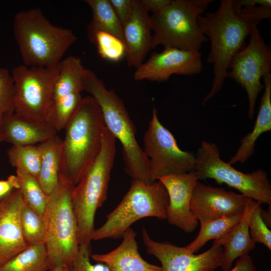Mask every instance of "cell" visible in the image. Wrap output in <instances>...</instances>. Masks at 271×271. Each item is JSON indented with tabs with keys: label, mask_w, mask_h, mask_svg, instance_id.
I'll use <instances>...</instances> for the list:
<instances>
[{
	"label": "cell",
	"mask_w": 271,
	"mask_h": 271,
	"mask_svg": "<svg viewBox=\"0 0 271 271\" xmlns=\"http://www.w3.org/2000/svg\"><path fill=\"white\" fill-rule=\"evenodd\" d=\"M270 17L271 8L260 6L239 8L233 5L232 0H221L215 12L198 17L199 26L211 42L207 60L213 64L211 88L204 97L203 105L221 89L229 63L245 46L247 36L262 20Z\"/></svg>",
	"instance_id": "cell-1"
},
{
	"label": "cell",
	"mask_w": 271,
	"mask_h": 271,
	"mask_svg": "<svg viewBox=\"0 0 271 271\" xmlns=\"http://www.w3.org/2000/svg\"><path fill=\"white\" fill-rule=\"evenodd\" d=\"M105 122L98 103L82 98L65 128L59 180L75 186L100 152Z\"/></svg>",
	"instance_id": "cell-2"
},
{
	"label": "cell",
	"mask_w": 271,
	"mask_h": 271,
	"mask_svg": "<svg viewBox=\"0 0 271 271\" xmlns=\"http://www.w3.org/2000/svg\"><path fill=\"white\" fill-rule=\"evenodd\" d=\"M14 36L24 65H58L77 37L70 29L51 23L39 8L21 10L13 19Z\"/></svg>",
	"instance_id": "cell-3"
},
{
	"label": "cell",
	"mask_w": 271,
	"mask_h": 271,
	"mask_svg": "<svg viewBox=\"0 0 271 271\" xmlns=\"http://www.w3.org/2000/svg\"><path fill=\"white\" fill-rule=\"evenodd\" d=\"M82 89L98 103L106 127L121 143L126 173L132 180L153 183L148 159L138 144L136 126L123 101L113 89H107L102 80L90 69H85Z\"/></svg>",
	"instance_id": "cell-4"
},
{
	"label": "cell",
	"mask_w": 271,
	"mask_h": 271,
	"mask_svg": "<svg viewBox=\"0 0 271 271\" xmlns=\"http://www.w3.org/2000/svg\"><path fill=\"white\" fill-rule=\"evenodd\" d=\"M115 140L105 126L99 154L73 189L72 201L77 220L79 245L90 247L96 212L107 197Z\"/></svg>",
	"instance_id": "cell-5"
},
{
	"label": "cell",
	"mask_w": 271,
	"mask_h": 271,
	"mask_svg": "<svg viewBox=\"0 0 271 271\" xmlns=\"http://www.w3.org/2000/svg\"><path fill=\"white\" fill-rule=\"evenodd\" d=\"M212 0H171L160 12L151 16L152 48L159 45L199 52L208 40L202 32L198 17Z\"/></svg>",
	"instance_id": "cell-6"
},
{
	"label": "cell",
	"mask_w": 271,
	"mask_h": 271,
	"mask_svg": "<svg viewBox=\"0 0 271 271\" xmlns=\"http://www.w3.org/2000/svg\"><path fill=\"white\" fill-rule=\"evenodd\" d=\"M167 191L160 181L145 183L132 180L118 205L106 215L105 222L94 230L92 240L122 238L136 221L147 217L167 219Z\"/></svg>",
	"instance_id": "cell-7"
},
{
	"label": "cell",
	"mask_w": 271,
	"mask_h": 271,
	"mask_svg": "<svg viewBox=\"0 0 271 271\" xmlns=\"http://www.w3.org/2000/svg\"><path fill=\"white\" fill-rule=\"evenodd\" d=\"M74 187L59 180L48 195L44 217L49 270L62 264L70 267L79 249L78 223L72 201Z\"/></svg>",
	"instance_id": "cell-8"
},
{
	"label": "cell",
	"mask_w": 271,
	"mask_h": 271,
	"mask_svg": "<svg viewBox=\"0 0 271 271\" xmlns=\"http://www.w3.org/2000/svg\"><path fill=\"white\" fill-rule=\"evenodd\" d=\"M195 156V171L199 180L214 179L218 184L224 183L238 190L246 197L271 205V185L263 170L242 173L221 159L214 143L204 140Z\"/></svg>",
	"instance_id": "cell-9"
},
{
	"label": "cell",
	"mask_w": 271,
	"mask_h": 271,
	"mask_svg": "<svg viewBox=\"0 0 271 271\" xmlns=\"http://www.w3.org/2000/svg\"><path fill=\"white\" fill-rule=\"evenodd\" d=\"M59 69V63L51 67L24 64L15 67L11 72L14 85L15 112L46 121Z\"/></svg>",
	"instance_id": "cell-10"
},
{
	"label": "cell",
	"mask_w": 271,
	"mask_h": 271,
	"mask_svg": "<svg viewBox=\"0 0 271 271\" xmlns=\"http://www.w3.org/2000/svg\"><path fill=\"white\" fill-rule=\"evenodd\" d=\"M143 151L148 159L151 180L195 170V156L180 149L172 133L159 120L154 108L144 136Z\"/></svg>",
	"instance_id": "cell-11"
},
{
	"label": "cell",
	"mask_w": 271,
	"mask_h": 271,
	"mask_svg": "<svg viewBox=\"0 0 271 271\" xmlns=\"http://www.w3.org/2000/svg\"><path fill=\"white\" fill-rule=\"evenodd\" d=\"M249 44L232 58L226 77L240 84L245 90L248 100V117L252 119L256 99L264 88L261 78L270 73L271 48L267 45L257 27L250 33Z\"/></svg>",
	"instance_id": "cell-12"
},
{
	"label": "cell",
	"mask_w": 271,
	"mask_h": 271,
	"mask_svg": "<svg viewBox=\"0 0 271 271\" xmlns=\"http://www.w3.org/2000/svg\"><path fill=\"white\" fill-rule=\"evenodd\" d=\"M142 238L147 253L161 262L162 271H215L220 265L223 253L221 246L213 244L207 251L194 254L185 247L155 241L144 227Z\"/></svg>",
	"instance_id": "cell-13"
},
{
	"label": "cell",
	"mask_w": 271,
	"mask_h": 271,
	"mask_svg": "<svg viewBox=\"0 0 271 271\" xmlns=\"http://www.w3.org/2000/svg\"><path fill=\"white\" fill-rule=\"evenodd\" d=\"M202 67L200 52L164 48L161 52L153 53L147 61L136 68L133 78L135 81L164 82L174 74H198Z\"/></svg>",
	"instance_id": "cell-14"
},
{
	"label": "cell",
	"mask_w": 271,
	"mask_h": 271,
	"mask_svg": "<svg viewBox=\"0 0 271 271\" xmlns=\"http://www.w3.org/2000/svg\"><path fill=\"white\" fill-rule=\"evenodd\" d=\"M248 198L198 181L192 193L190 208L198 221H209L243 213Z\"/></svg>",
	"instance_id": "cell-15"
},
{
	"label": "cell",
	"mask_w": 271,
	"mask_h": 271,
	"mask_svg": "<svg viewBox=\"0 0 271 271\" xmlns=\"http://www.w3.org/2000/svg\"><path fill=\"white\" fill-rule=\"evenodd\" d=\"M199 180L195 170L157 180L163 184L168 194V222L186 233L194 231L198 224V220L190 209V201L192 191Z\"/></svg>",
	"instance_id": "cell-16"
},
{
	"label": "cell",
	"mask_w": 271,
	"mask_h": 271,
	"mask_svg": "<svg viewBox=\"0 0 271 271\" xmlns=\"http://www.w3.org/2000/svg\"><path fill=\"white\" fill-rule=\"evenodd\" d=\"M24 203L19 189L0 198V267L29 246L20 224V212Z\"/></svg>",
	"instance_id": "cell-17"
},
{
	"label": "cell",
	"mask_w": 271,
	"mask_h": 271,
	"mask_svg": "<svg viewBox=\"0 0 271 271\" xmlns=\"http://www.w3.org/2000/svg\"><path fill=\"white\" fill-rule=\"evenodd\" d=\"M122 27L127 66L137 68L152 49L151 16L142 0H133L130 16Z\"/></svg>",
	"instance_id": "cell-18"
},
{
	"label": "cell",
	"mask_w": 271,
	"mask_h": 271,
	"mask_svg": "<svg viewBox=\"0 0 271 271\" xmlns=\"http://www.w3.org/2000/svg\"><path fill=\"white\" fill-rule=\"evenodd\" d=\"M0 128L3 142L12 145L40 144L56 135L58 132L46 121H38L15 112L0 118Z\"/></svg>",
	"instance_id": "cell-19"
},
{
	"label": "cell",
	"mask_w": 271,
	"mask_h": 271,
	"mask_svg": "<svg viewBox=\"0 0 271 271\" xmlns=\"http://www.w3.org/2000/svg\"><path fill=\"white\" fill-rule=\"evenodd\" d=\"M137 233L131 228L123 234L121 243L112 251L91 255L97 262L108 266L110 271H162L161 267L149 263L138 251Z\"/></svg>",
	"instance_id": "cell-20"
},
{
	"label": "cell",
	"mask_w": 271,
	"mask_h": 271,
	"mask_svg": "<svg viewBox=\"0 0 271 271\" xmlns=\"http://www.w3.org/2000/svg\"><path fill=\"white\" fill-rule=\"evenodd\" d=\"M249 198L242 218L221 238L214 240L213 244L221 246L223 253L220 267L223 271L231 268L233 261L248 255L254 249L256 243L251 238L248 225L249 213Z\"/></svg>",
	"instance_id": "cell-21"
},
{
	"label": "cell",
	"mask_w": 271,
	"mask_h": 271,
	"mask_svg": "<svg viewBox=\"0 0 271 271\" xmlns=\"http://www.w3.org/2000/svg\"><path fill=\"white\" fill-rule=\"evenodd\" d=\"M264 91L260 99L258 114L252 131L240 140V145L228 163H243L255 151V143L263 133L271 130V74L263 77Z\"/></svg>",
	"instance_id": "cell-22"
},
{
	"label": "cell",
	"mask_w": 271,
	"mask_h": 271,
	"mask_svg": "<svg viewBox=\"0 0 271 271\" xmlns=\"http://www.w3.org/2000/svg\"><path fill=\"white\" fill-rule=\"evenodd\" d=\"M41 153V166L37 180L49 195L59 182L63 139L55 135L38 145Z\"/></svg>",
	"instance_id": "cell-23"
},
{
	"label": "cell",
	"mask_w": 271,
	"mask_h": 271,
	"mask_svg": "<svg viewBox=\"0 0 271 271\" xmlns=\"http://www.w3.org/2000/svg\"><path fill=\"white\" fill-rule=\"evenodd\" d=\"M59 66L52 99L70 93H81L83 91L82 82L86 69L81 59L75 56H68L60 62Z\"/></svg>",
	"instance_id": "cell-24"
},
{
	"label": "cell",
	"mask_w": 271,
	"mask_h": 271,
	"mask_svg": "<svg viewBox=\"0 0 271 271\" xmlns=\"http://www.w3.org/2000/svg\"><path fill=\"white\" fill-rule=\"evenodd\" d=\"M85 2L92 13V20L87 28V36L103 31L116 37L124 43L122 25L109 0H85Z\"/></svg>",
	"instance_id": "cell-25"
},
{
	"label": "cell",
	"mask_w": 271,
	"mask_h": 271,
	"mask_svg": "<svg viewBox=\"0 0 271 271\" xmlns=\"http://www.w3.org/2000/svg\"><path fill=\"white\" fill-rule=\"evenodd\" d=\"M45 243L29 245L0 267V271H48Z\"/></svg>",
	"instance_id": "cell-26"
},
{
	"label": "cell",
	"mask_w": 271,
	"mask_h": 271,
	"mask_svg": "<svg viewBox=\"0 0 271 271\" xmlns=\"http://www.w3.org/2000/svg\"><path fill=\"white\" fill-rule=\"evenodd\" d=\"M243 214L244 212L212 220L201 221L198 235L185 247L191 253L197 252L208 241L218 239L226 234L231 227L240 221Z\"/></svg>",
	"instance_id": "cell-27"
},
{
	"label": "cell",
	"mask_w": 271,
	"mask_h": 271,
	"mask_svg": "<svg viewBox=\"0 0 271 271\" xmlns=\"http://www.w3.org/2000/svg\"><path fill=\"white\" fill-rule=\"evenodd\" d=\"M82 98L80 92H75L53 99L46 121L53 126L58 131L65 128Z\"/></svg>",
	"instance_id": "cell-28"
},
{
	"label": "cell",
	"mask_w": 271,
	"mask_h": 271,
	"mask_svg": "<svg viewBox=\"0 0 271 271\" xmlns=\"http://www.w3.org/2000/svg\"><path fill=\"white\" fill-rule=\"evenodd\" d=\"M19 188L26 204L44 216L48 201L47 195L37 179L22 170L16 169Z\"/></svg>",
	"instance_id": "cell-29"
},
{
	"label": "cell",
	"mask_w": 271,
	"mask_h": 271,
	"mask_svg": "<svg viewBox=\"0 0 271 271\" xmlns=\"http://www.w3.org/2000/svg\"><path fill=\"white\" fill-rule=\"evenodd\" d=\"M20 220L23 236L29 245L45 243L47 227L45 218L24 202Z\"/></svg>",
	"instance_id": "cell-30"
},
{
	"label": "cell",
	"mask_w": 271,
	"mask_h": 271,
	"mask_svg": "<svg viewBox=\"0 0 271 271\" xmlns=\"http://www.w3.org/2000/svg\"><path fill=\"white\" fill-rule=\"evenodd\" d=\"M11 164L37 179L41 166V153L38 145H12L7 151Z\"/></svg>",
	"instance_id": "cell-31"
},
{
	"label": "cell",
	"mask_w": 271,
	"mask_h": 271,
	"mask_svg": "<svg viewBox=\"0 0 271 271\" xmlns=\"http://www.w3.org/2000/svg\"><path fill=\"white\" fill-rule=\"evenodd\" d=\"M87 36L90 42L95 45L99 55L103 59L117 62L125 57V45L116 37L103 31H97Z\"/></svg>",
	"instance_id": "cell-32"
},
{
	"label": "cell",
	"mask_w": 271,
	"mask_h": 271,
	"mask_svg": "<svg viewBox=\"0 0 271 271\" xmlns=\"http://www.w3.org/2000/svg\"><path fill=\"white\" fill-rule=\"evenodd\" d=\"M261 204L259 202L250 199L248 220L249 232L251 238L255 243H261L270 250L271 231L261 218Z\"/></svg>",
	"instance_id": "cell-33"
},
{
	"label": "cell",
	"mask_w": 271,
	"mask_h": 271,
	"mask_svg": "<svg viewBox=\"0 0 271 271\" xmlns=\"http://www.w3.org/2000/svg\"><path fill=\"white\" fill-rule=\"evenodd\" d=\"M14 85L11 72L0 67V118L15 112Z\"/></svg>",
	"instance_id": "cell-34"
},
{
	"label": "cell",
	"mask_w": 271,
	"mask_h": 271,
	"mask_svg": "<svg viewBox=\"0 0 271 271\" xmlns=\"http://www.w3.org/2000/svg\"><path fill=\"white\" fill-rule=\"evenodd\" d=\"M90 247L79 245L77 254L71 265V271H110L107 265L102 262L92 264L90 262Z\"/></svg>",
	"instance_id": "cell-35"
},
{
	"label": "cell",
	"mask_w": 271,
	"mask_h": 271,
	"mask_svg": "<svg viewBox=\"0 0 271 271\" xmlns=\"http://www.w3.org/2000/svg\"><path fill=\"white\" fill-rule=\"evenodd\" d=\"M109 2L123 26L130 16L133 0H109Z\"/></svg>",
	"instance_id": "cell-36"
},
{
	"label": "cell",
	"mask_w": 271,
	"mask_h": 271,
	"mask_svg": "<svg viewBox=\"0 0 271 271\" xmlns=\"http://www.w3.org/2000/svg\"><path fill=\"white\" fill-rule=\"evenodd\" d=\"M19 188V184L16 175H11L7 180H0V198L5 196L12 190Z\"/></svg>",
	"instance_id": "cell-37"
},
{
	"label": "cell",
	"mask_w": 271,
	"mask_h": 271,
	"mask_svg": "<svg viewBox=\"0 0 271 271\" xmlns=\"http://www.w3.org/2000/svg\"><path fill=\"white\" fill-rule=\"evenodd\" d=\"M228 271H256L251 257L248 255L239 258L234 266Z\"/></svg>",
	"instance_id": "cell-38"
},
{
	"label": "cell",
	"mask_w": 271,
	"mask_h": 271,
	"mask_svg": "<svg viewBox=\"0 0 271 271\" xmlns=\"http://www.w3.org/2000/svg\"><path fill=\"white\" fill-rule=\"evenodd\" d=\"M171 0H142V2L146 9L152 14L160 12Z\"/></svg>",
	"instance_id": "cell-39"
},
{
	"label": "cell",
	"mask_w": 271,
	"mask_h": 271,
	"mask_svg": "<svg viewBox=\"0 0 271 271\" xmlns=\"http://www.w3.org/2000/svg\"><path fill=\"white\" fill-rule=\"evenodd\" d=\"M233 5L239 8L248 7L262 6L271 8L270 0H232Z\"/></svg>",
	"instance_id": "cell-40"
},
{
	"label": "cell",
	"mask_w": 271,
	"mask_h": 271,
	"mask_svg": "<svg viewBox=\"0 0 271 271\" xmlns=\"http://www.w3.org/2000/svg\"><path fill=\"white\" fill-rule=\"evenodd\" d=\"M271 205H269L267 210L265 211L262 208L260 210V214L263 221L264 222L266 226L270 228L271 224Z\"/></svg>",
	"instance_id": "cell-41"
},
{
	"label": "cell",
	"mask_w": 271,
	"mask_h": 271,
	"mask_svg": "<svg viewBox=\"0 0 271 271\" xmlns=\"http://www.w3.org/2000/svg\"><path fill=\"white\" fill-rule=\"evenodd\" d=\"M49 271H71L70 267L66 265H59Z\"/></svg>",
	"instance_id": "cell-42"
},
{
	"label": "cell",
	"mask_w": 271,
	"mask_h": 271,
	"mask_svg": "<svg viewBox=\"0 0 271 271\" xmlns=\"http://www.w3.org/2000/svg\"><path fill=\"white\" fill-rule=\"evenodd\" d=\"M3 142V138H2V132H1V130L0 128V142Z\"/></svg>",
	"instance_id": "cell-43"
}]
</instances>
